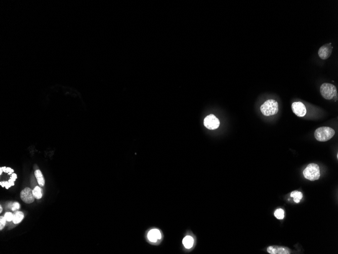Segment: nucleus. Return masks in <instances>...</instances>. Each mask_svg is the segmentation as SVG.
<instances>
[{"instance_id": "5", "label": "nucleus", "mask_w": 338, "mask_h": 254, "mask_svg": "<svg viewBox=\"0 0 338 254\" xmlns=\"http://www.w3.org/2000/svg\"><path fill=\"white\" fill-rule=\"evenodd\" d=\"M204 126L207 128L214 130L218 128L220 126V121L215 116L211 114L207 116L204 121Z\"/></svg>"}, {"instance_id": "22", "label": "nucleus", "mask_w": 338, "mask_h": 254, "mask_svg": "<svg viewBox=\"0 0 338 254\" xmlns=\"http://www.w3.org/2000/svg\"><path fill=\"white\" fill-rule=\"evenodd\" d=\"M0 185L2 186V187H5V181L1 182L0 183Z\"/></svg>"}, {"instance_id": "14", "label": "nucleus", "mask_w": 338, "mask_h": 254, "mask_svg": "<svg viewBox=\"0 0 338 254\" xmlns=\"http://www.w3.org/2000/svg\"><path fill=\"white\" fill-rule=\"evenodd\" d=\"M291 197L294 198V201L296 203H299L302 198H303V194L302 192L298 191H294L291 193Z\"/></svg>"}, {"instance_id": "25", "label": "nucleus", "mask_w": 338, "mask_h": 254, "mask_svg": "<svg viewBox=\"0 0 338 254\" xmlns=\"http://www.w3.org/2000/svg\"><path fill=\"white\" fill-rule=\"evenodd\" d=\"M3 211V208H2V205H0V213H2Z\"/></svg>"}, {"instance_id": "12", "label": "nucleus", "mask_w": 338, "mask_h": 254, "mask_svg": "<svg viewBox=\"0 0 338 254\" xmlns=\"http://www.w3.org/2000/svg\"><path fill=\"white\" fill-rule=\"evenodd\" d=\"M35 178L37 180L38 183L40 185V186L43 187L45 185V180H44L43 175L40 170L37 169L35 171Z\"/></svg>"}, {"instance_id": "20", "label": "nucleus", "mask_w": 338, "mask_h": 254, "mask_svg": "<svg viewBox=\"0 0 338 254\" xmlns=\"http://www.w3.org/2000/svg\"><path fill=\"white\" fill-rule=\"evenodd\" d=\"M13 172L14 170L13 169H12V168H6V173H8L9 175H11Z\"/></svg>"}, {"instance_id": "15", "label": "nucleus", "mask_w": 338, "mask_h": 254, "mask_svg": "<svg viewBox=\"0 0 338 254\" xmlns=\"http://www.w3.org/2000/svg\"><path fill=\"white\" fill-rule=\"evenodd\" d=\"M34 196L37 199H40L43 196V190L39 186H36L32 190Z\"/></svg>"}, {"instance_id": "4", "label": "nucleus", "mask_w": 338, "mask_h": 254, "mask_svg": "<svg viewBox=\"0 0 338 254\" xmlns=\"http://www.w3.org/2000/svg\"><path fill=\"white\" fill-rule=\"evenodd\" d=\"M320 92L322 97L327 100H331L338 95L336 87L331 83H323L320 88Z\"/></svg>"}, {"instance_id": "21", "label": "nucleus", "mask_w": 338, "mask_h": 254, "mask_svg": "<svg viewBox=\"0 0 338 254\" xmlns=\"http://www.w3.org/2000/svg\"><path fill=\"white\" fill-rule=\"evenodd\" d=\"M17 179V175L15 174H12L11 176V179H12L13 181H15L16 179Z\"/></svg>"}, {"instance_id": "17", "label": "nucleus", "mask_w": 338, "mask_h": 254, "mask_svg": "<svg viewBox=\"0 0 338 254\" xmlns=\"http://www.w3.org/2000/svg\"><path fill=\"white\" fill-rule=\"evenodd\" d=\"M6 221L7 220H6L5 217L1 216L0 217V230H2V229L5 227Z\"/></svg>"}, {"instance_id": "1", "label": "nucleus", "mask_w": 338, "mask_h": 254, "mask_svg": "<svg viewBox=\"0 0 338 254\" xmlns=\"http://www.w3.org/2000/svg\"><path fill=\"white\" fill-rule=\"evenodd\" d=\"M335 131L331 127H320L316 129L314 132L315 139L320 142H326L335 136Z\"/></svg>"}, {"instance_id": "6", "label": "nucleus", "mask_w": 338, "mask_h": 254, "mask_svg": "<svg viewBox=\"0 0 338 254\" xmlns=\"http://www.w3.org/2000/svg\"><path fill=\"white\" fill-rule=\"evenodd\" d=\"M333 49V47L331 43L325 44L319 49L318 56L321 59H327L331 55Z\"/></svg>"}, {"instance_id": "19", "label": "nucleus", "mask_w": 338, "mask_h": 254, "mask_svg": "<svg viewBox=\"0 0 338 254\" xmlns=\"http://www.w3.org/2000/svg\"><path fill=\"white\" fill-rule=\"evenodd\" d=\"M11 210H12L13 211L17 210H18V209H19V208H20V205H19V203L18 202H14L13 203H12V207H11Z\"/></svg>"}, {"instance_id": "24", "label": "nucleus", "mask_w": 338, "mask_h": 254, "mask_svg": "<svg viewBox=\"0 0 338 254\" xmlns=\"http://www.w3.org/2000/svg\"><path fill=\"white\" fill-rule=\"evenodd\" d=\"M3 169H2V168H0V175H2V173H3Z\"/></svg>"}, {"instance_id": "8", "label": "nucleus", "mask_w": 338, "mask_h": 254, "mask_svg": "<svg viewBox=\"0 0 338 254\" xmlns=\"http://www.w3.org/2000/svg\"><path fill=\"white\" fill-rule=\"evenodd\" d=\"M20 198L25 203L29 204L35 200V196L32 190L29 188H25L20 193Z\"/></svg>"}, {"instance_id": "3", "label": "nucleus", "mask_w": 338, "mask_h": 254, "mask_svg": "<svg viewBox=\"0 0 338 254\" xmlns=\"http://www.w3.org/2000/svg\"><path fill=\"white\" fill-rule=\"evenodd\" d=\"M303 175L306 179L311 181L318 180L320 176V167L315 163L308 164L303 171Z\"/></svg>"}, {"instance_id": "9", "label": "nucleus", "mask_w": 338, "mask_h": 254, "mask_svg": "<svg viewBox=\"0 0 338 254\" xmlns=\"http://www.w3.org/2000/svg\"><path fill=\"white\" fill-rule=\"evenodd\" d=\"M267 252L270 254H290L291 251L288 247L278 246H270L267 248Z\"/></svg>"}, {"instance_id": "13", "label": "nucleus", "mask_w": 338, "mask_h": 254, "mask_svg": "<svg viewBox=\"0 0 338 254\" xmlns=\"http://www.w3.org/2000/svg\"><path fill=\"white\" fill-rule=\"evenodd\" d=\"M24 218V213L21 212H16L14 213L12 221L15 224H17L22 221Z\"/></svg>"}, {"instance_id": "2", "label": "nucleus", "mask_w": 338, "mask_h": 254, "mask_svg": "<svg viewBox=\"0 0 338 254\" xmlns=\"http://www.w3.org/2000/svg\"><path fill=\"white\" fill-rule=\"evenodd\" d=\"M260 110L263 115L265 116L274 115L278 112V103L276 100L270 99L261 105Z\"/></svg>"}, {"instance_id": "23", "label": "nucleus", "mask_w": 338, "mask_h": 254, "mask_svg": "<svg viewBox=\"0 0 338 254\" xmlns=\"http://www.w3.org/2000/svg\"><path fill=\"white\" fill-rule=\"evenodd\" d=\"M2 168V169H3V172H5V173H6V168H6V167H3V168Z\"/></svg>"}, {"instance_id": "7", "label": "nucleus", "mask_w": 338, "mask_h": 254, "mask_svg": "<svg viewBox=\"0 0 338 254\" xmlns=\"http://www.w3.org/2000/svg\"><path fill=\"white\" fill-rule=\"evenodd\" d=\"M292 109L294 113L298 117H304L306 115V107L302 102H294L292 105Z\"/></svg>"}, {"instance_id": "10", "label": "nucleus", "mask_w": 338, "mask_h": 254, "mask_svg": "<svg viewBox=\"0 0 338 254\" xmlns=\"http://www.w3.org/2000/svg\"><path fill=\"white\" fill-rule=\"evenodd\" d=\"M147 237L150 242H157L162 238V234L158 229H153L148 232Z\"/></svg>"}, {"instance_id": "16", "label": "nucleus", "mask_w": 338, "mask_h": 254, "mask_svg": "<svg viewBox=\"0 0 338 254\" xmlns=\"http://www.w3.org/2000/svg\"><path fill=\"white\" fill-rule=\"evenodd\" d=\"M274 216L279 220H283L284 218V212L282 208H278L274 213Z\"/></svg>"}, {"instance_id": "11", "label": "nucleus", "mask_w": 338, "mask_h": 254, "mask_svg": "<svg viewBox=\"0 0 338 254\" xmlns=\"http://www.w3.org/2000/svg\"><path fill=\"white\" fill-rule=\"evenodd\" d=\"M194 238L189 236H185L182 241L184 247L187 249H191L194 246Z\"/></svg>"}, {"instance_id": "18", "label": "nucleus", "mask_w": 338, "mask_h": 254, "mask_svg": "<svg viewBox=\"0 0 338 254\" xmlns=\"http://www.w3.org/2000/svg\"><path fill=\"white\" fill-rule=\"evenodd\" d=\"M4 217H5V218H6L7 221L10 222V221H12V220H13V215L11 213L8 212V213H5Z\"/></svg>"}]
</instances>
